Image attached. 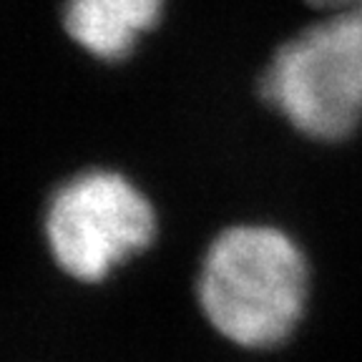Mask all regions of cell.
<instances>
[{
    "instance_id": "4",
    "label": "cell",
    "mask_w": 362,
    "mask_h": 362,
    "mask_svg": "<svg viewBox=\"0 0 362 362\" xmlns=\"http://www.w3.org/2000/svg\"><path fill=\"white\" fill-rule=\"evenodd\" d=\"M166 0H63L66 35L86 56L121 63L161 23Z\"/></svg>"
},
{
    "instance_id": "3",
    "label": "cell",
    "mask_w": 362,
    "mask_h": 362,
    "mask_svg": "<svg viewBox=\"0 0 362 362\" xmlns=\"http://www.w3.org/2000/svg\"><path fill=\"white\" fill-rule=\"evenodd\" d=\"M158 237L153 199L119 169H86L48 197L43 239L53 264L74 282L101 284Z\"/></svg>"
},
{
    "instance_id": "1",
    "label": "cell",
    "mask_w": 362,
    "mask_h": 362,
    "mask_svg": "<svg viewBox=\"0 0 362 362\" xmlns=\"http://www.w3.org/2000/svg\"><path fill=\"white\" fill-rule=\"evenodd\" d=\"M194 287L204 320L221 339L267 352L289 342L305 322L312 267L284 226L239 221L206 244Z\"/></svg>"
},
{
    "instance_id": "2",
    "label": "cell",
    "mask_w": 362,
    "mask_h": 362,
    "mask_svg": "<svg viewBox=\"0 0 362 362\" xmlns=\"http://www.w3.org/2000/svg\"><path fill=\"white\" fill-rule=\"evenodd\" d=\"M267 108L317 144H339L362 126V8L320 13L274 48L259 76Z\"/></svg>"
},
{
    "instance_id": "5",
    "label": "cell",
    "mask_w": 362,
    "mask_h": 362,
    "mask_svg": "<svg viewBox=\"0 0 362 362\" xmlns=\"http://www.w3.org/2000/svg\"><path fill=\"white\" fill-rule=\"evenodd\" d=\"M307 6H312L320 13H337V11H352V8H362V0H305Z\"/></svg>"
}]
</instances>
